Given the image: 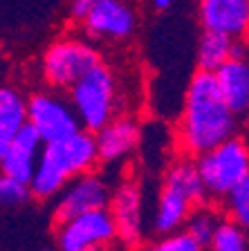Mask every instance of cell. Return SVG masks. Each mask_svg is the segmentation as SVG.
<instances>
[{"instance_id":"6da1fadb","label":"cell","mask_w":249,"mask_h":251,"mask_svg":"<svg viewBox=\"0 0 249 251\" xmlns=\"http://www.w3.org/2000/svg\"><path fill=\"white\" fill-rule=\"evenodd\" d=\"M240 132V117L231 112L211 72L197 70L184 90L177 144L187 155L197 157Z\"/></svg>"},{"instance_id":"7a4b0ae2","label":"cell","mask_w":249,"mask_h":251,"mask_svg":"<svg viewBox=\"0 0 249 251\" xmlns=\"http://www.w3.org/2000/svg\"><path fill=\"white\" fill-rule=\"evenodd\" d=\"M99 164L94 135L79 128L61 141L43 144L36 166L29 177V193L36 200H54L72 177L94 171Z\"/></svg>"},{"instance_id":"3957f363","label":"cell","mask_w":249,"mask_h":251,"mask_svg":"<svg viewBox=\"0 0 249 251\" xmlns=\"http://www.w3.org/2000/svg\"><path fill=\"white\" fill-rule=\"evenodd\" d=\"M202 202H209V198L197 175L195 162L191 157H182L164 173L153 211V231L157 235L180 231L191 209Z\"/></svg>"},{"instance_id":"277c9868","label":"cell","mask_w":249,"mask_h":251,"mask_svg":"<svg viewBox=\"0 0 249 251\" xmlns=\"http://www.w3.org/2000/svg\"><path fill=\"white\" fill-rule=\"evenodd\" d=\"M68 99L79 126L97 132L119 112V78L110 65L99 61L70 88Z\"/></svg>"},{"instance_id":"5b68a950","label":"cell","mask_w":249,"mask_h":251,"mask_svg":"<svg viewBox=\"0 0 249 251\" xmlns=\"http://www.w3.org/2000/svg\"><path fill=\"white\" fill-rule=\"evenodd\" d=\"M193 162L209 200H222L236 184L249 177V148L240 135L197 155Z\"/></svg>"},{"instance_id":"8992f818","label":"cell","mask_w":249,"mask_h":251,"mask_svg":"<svg viewBox=\"0 0 249 251\" xmlns=\"http://www.w3.org/2000/svg\"><path fill=\"white\" fill-rule=\"evenodd\" d=\"M101 61L99 50L85 38H56L43 52L41 72L52 90H70L90 68Z\"/></svg>"},{"instance_id":"52a82bcc","label":"cell","mask_w":249,"mask_h":251,"mask_svg":"<svg viewBox=\"0 0 249 251\" xmlns=\"http://www.w3.org/2000/svg\"><path fill=\"white\" fill-rule=\"evenodd\" d=\"M27 124L36 130L43 144L61 141L81 128L70 99L61 90H38L27 97Z\"/></svg>"},{"instance_id":"ba28073f","label":"cell","mask_w":249,"mask_h":251,"mask_svg":"<svg viewBox=\"0 0 249 251\" xmlns=\"http://www.w3.org/2000/svg\"><path fill=\"white\" fill-rule=\"evenodd\" d=\"M117 240L114 222L108 209H97L56 222L54 251H85L92 247H108Z\"/></svg>"},{"instance_id":"9c48e42d","label":"cell","mask_w":249,"mask_h":251,"mask_svg":"<svg viewBox=\"0 0 249 251\" xmlns=\"http://www.w3.org/2000/svg\"><path fill=\"white\" fill-rule=\"evenodd\" d=\"M110 193H112V186H110V179L104 173L97 171L81 173V175L70 179L56 193L54 220L63 222V220L88 213V211L108 209Z\"/></svg>"},{"instance_id":"30bf717a","label":"cell","mask_w":249,"mask_h":251,"mask_svg":"<svg viewBox=\"0 0 249 251\" xmlns=\"http://www.w3.org/2000/svg\"><path fill=\"white\" fill-rule=\"evenodd\" d=\"M108 211L114 222L117 240L126 247H135L144 240V193L139 182L121 179L110 193Z\"/></svg>"},{"instance_id":"8fae6325","label":"cell","mask_w":249,"mask_h":251,"mask_svg":"<svg viewBox=\"0 0 249 251\" xmlns=\"http://www.w3.org/2000/svg\"><path fill=\"white\" fill-rule=\"evenodd\" d=\"M81 25L94 41H126L135 34L137 16L126 0H99L81 18Z\"/></svg>"},{"instance_id":"7c38bea8","label":"cell","mask_w":249,"mask_h":251,"mask_svg":"<svg viewBox=\"0 0 249 251\" xmlns=\"http://www.w3.org/2000/svg\"><path fill=\"white\" fill-rule=\"evenodd\" d=\"M197 16L204 31H213L234 41L247 38L249 0H200Z\"/></svg>"},{"instance_id":"4fadbf2b","label":"cell","mask_w":249,"mask_h":251,"mask_svg":"<svg viewBox=\"0 0 249 251\" xmlns=\"http://www.w3.org/2000/svg\"><path fill=\"white\" fill-rule=\"evenodd\" d=\"M94 135L99 162L119 164L126 157L139 148L141 144V126L133 117H112L106 126H101Z\"/></svg>"},{"instance_id":"5bb4252c","label":"cell","mask_w":249,"mask_h":251,"mask_svg":"<svg viewBox=\"0 0 249 251\" xmlns=\"http://www.w3.org/2000/svg\"><path fill=\"white\" fill-rule=\"evenodd\" d=\"M43 139L36 135V130L29 124H25L14 137L2 141V152H0V173L9 177H16L21 182H29L36 159L41 155Z\"/></svg>"},{"instance_id":"9a60e30c","label":"cell","mask_w":249,"mask_h":251,"mask_svg":"<svg viewBox=\"0 0 249 251\" xmlns=\"http://www.w3.org/2000/svg\"><path fill=\"white\" fill-rule=\"evenodd\" d=\"M216 83L224 103L236 117H247L249 112V63L247 58H229L216 72Z\"/></svg>"},{"instance_id":"2e32d148","label":"cell","mask_w":249,"mask_h":251,"mask_svg":"<svg viewBox=\"0 0 249 251\" xmlns=\"http://www.w3.org/2000/svg\"><path fill=\"white\" fill-rule=\"evenodd\" d=\"M27 124V97L16 85H0V139L7 141Z\"/></svg>"},{"instance_id":"e0dca14e","label":"cell","mask_w":249,"mask_h":251,"mask_svg":"<svg viewBox=\"0 0 249 251\" xmlns=\"http://www.w3.org/2000/svg\"><path fill=\"white\" fill-rule=\"evenodd\" d=\"M231 47H234V38L220 36L213 31H204L200 43H197V70L200 72H216L220 65L231 58Z\"/></svg>"},{"instance_id":"ac0fdd59","label":"cell","mask_w":249,"mask_h":251,"mask_svg":"<svg viewBox=\"0 0 249 251\" xmlns=\"http://www.w3.org/2000/svg\"><path fill=\"white\" fill-rule=\"evenodd\" d=\"M220 220H222L220 211L213 209L209 202L195 204V206L191 209V213L187 215V220H184L182 231H184L187 235H191L193 240L202 247V249H207L213 231H216V226L220 225Z\"/></svg>"},{"instance_id":"d6986e66","label":"cell","mask_w":249,"mask_h":251,"mask_svg":"<svg viewBox=\"0 0 249 251\" xmlns=\"http://www.w3.org/2000/svg\"><path fill=\"white\" fill-rule=\"evenodd\" d=\"M209 251H249L247 226H240L238 222L222 218L216 226L211 240L207 245Z\"/></svg>"},{"instance_id":"ffe728a7","label":"cell","mask_w":249,"mask_h":251,"mask_svg":"<svg viewBox=\"0 0 249 251\" xmlns=\"http://www.w3.org/2000/svg\"><path fill=\"white\" fill-rule=\"evenodd\" d=\"M222 202H224L227 218L238 222L240 226H247L249 225V177L243 179L240 184H236L222 198Z\"/></svg>"},{"instance_id":"44dd1931","label":"cell","mask_w":249,"mask_h":251,"mask_svg":"<svg viewBox=\"0 0 249 251\" xmlns=\"http://www.w3.org/2000/svg\"><path fill=\"white\" fill-rule=\"evenodd\" d=\"M31 200L29 184L0 173V209H21Z\"/></svg>"},{"instance_id":"7402d4cb","label":"cell","mask_w":249,"mask_h":251,"mask_svg":"<svg viewBox=\"0 0 249 251\" xmlns=\"http://www.w3.org/2000/svg\"><path fill=\"white\" fill-rule=\"evenodd\" d=\"M141 251H204V249L193 240L191 235H187L180 229V231H173V233L157 235L155 240H151L148 245L141 247Z\"/></svg>"},{"instance_id":"603a6c76","label":"cell","mask_w":249,"mask_h":251,"mask_svg":"<svg viewBox=\"0 0 249 251\" xmlns=\"http://www.w3.org/2000/svg\"><path fill=\"white\" fill-rule=\"evenodd\" d=\"M94 2H99V0H72V2H70V16H72V21L81 23V18L88 14V9Z\"/></svg>"},{"instance_id":"cb8c5ba5","label":"cell","mask_w":249,"mask_h":251,"mask_svg":"<svg viewBox=\"0 0 249 251\" xmlns=\"http://www.w3.org/2000/svg\"><path fill=\"white\" fill-rule=\"evenodd\" d=\"M151 2H153V7H155V9H160V11L168 9V7L173 5V0H151Z\"/></svg>"},{"instance_id":"d4e9b609","label":"cell","mask_w":249,"mask_h":251,"mask_svg":"<svg viewBox=\"0 0 249 251\" xmlns=\"http://www.w3.org/2000/svg\"><path fill=\"white\" fill-rule=\"evenodd\" d=\"M85 251H108L106 247H92V249H85Z\"/></svg>"},{"instance_id":"484cf974","label":"cell","mask_w":249,"mask_h":251,"mask_svg":"<svg viewBox=\"0 0 249 251\" xmlns=\"http://www.w3.org/2000/svg\"><path fill=\"white\" fill-rule=\"evenodd\" d=\"M0 152H2V139H0Z\"/></svg>"},{"instance_id":"4316f807","label":"cell","mask_w":249,"mask_h":251,"mask_svg":"<svg viewBox=\"0 0 249 251\" xmlns=\"http://www.w3.org/2000/svg\"><path fill=\"white\" fill-rule=\"evenodd\" d=\"M45 251H54V249H45Z\"/></svg>"}]
</instances>
